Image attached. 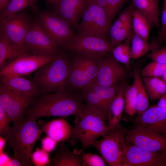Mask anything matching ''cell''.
Returning <instances> with one entry per match:
<instances>
[{"label":"cell","mask_w":166,"mask_h":166,"mask_svg":"<svg viewBox=\"0 0 166 166\" xmlns=\"http://www.w3.org/2000/svg\"><path fill=\"white\" fill-rule=\"evenodd\" d=\"M83 99L66 91L40 94L27 108L24 117L36 120L42 117L80 116L85 105Z\"/></svg>","instance_id":"1"},{"label":"cell","mask_w":166,"mask_h":166,"mask_svg":"<svg viewBox=\"0 0 166 166\" xmlns=\"http://www.w3.org/2000/svg\"><path fill=\"white\" fill-rule=\"evenodd\" d=\"M77 117L75 124L67 140L72 145L79 141L82 149L88 148L99 137L112 131L105 124V116L88 104L85 105L82 114Z\"/></svg>","instance_id":"2"},{"label":"cell","mask_w":166,"mask_h":166,"mask_svg":"<svg viewBox=\"0 0 166 166\" xmlns=\"http://www.w3.org/2000/svg\"><path fill=\"white\" fill-rule=\"evenodd\" d=\"M42 132L36 120L24 117L14 123L13 126L3 137L6 139L7 146L13 150L14 155L19 159L23 166H31L33 149Z\"/></svg>","instance_id":"3"},{"label":"cell","mask_w":166,"mask_h":166,"mask_svg":"<svg viewBox=\"0 0 166 166\" xmlns=\"http://www.w3.org/2000/svg\"><path fill=\"white\" fill-rule=\"evenodd\" d=\"M70 68L68 59L59 55L37 70L31 80L39 89L40 94L65 91Z\"/></svg>","instance_id":"4"},{"label":"cell","mask_w":166,"mask_h":166,"mask_svg":"<svg viewBox=\"0 0 166 166\" xmlns=\"http://www.w3.org/2000/svg\"><path fill=\"white\" fill-rule=\"evenodd\" d=\"M126 131L121 125L93 144L108 165L122 166Z\"/></svg>","instance_id":"5"},{"label":"cell","mask_w":166,"mask_h":166,"mask_svg":"<svg viewBox=\"0 0 166 166\" xmlns=\"http://www.w3.org/2000/svg\"><path fill=\"white\" fill-rule=\"evenodd\" d=\"M65 47L81 57L97 61L113 48L106 38L91 35H74Z\"/></svg>","instance_id":"6"},{"label":"cell","mask_w":166,"mask_h":166,"mask_svg":"<svg viewBox=\"0 0 166 166\" xmlns=\"http://www.w3.org/2000/svg\"><path fill=\"white\" fill-rule=\"evenodd\" d=\"M24 44L33 54L58 55L59 46L38 21L31 23L25 38Z\"/></svg>","instance_id":"7"},{"label":"cell","mask_w":166,"mask_h":166,"mask_svg":"<svg viewBox=\"0 0 166 166\" xmlns=\"http://www.w3.org/2000/svg\"><path fill=\"white\" fill-rule=\"evenodd\" d=\"M36 97L13 91L0 83V106L14 123L22 119L26 111Z\"/></svg>","instance_id":"8"},{"label":"cell","mask_w":166,"mask_h":166,"mask_svg":"<svg viewBox=\"0 0 166 166\" xmlns=\"http://www.w3.org/2000/svg\"><path fill=\"white\" fill-rule=\"evenodd\" d=\"M125 140L126 143L148 151L166 153V136L144 127L127 131Z\"/></svg>","instance_id":"9"},{"label":"cell","mask_w":166,"mask_h":166,"mask_svg":"<svg viewBox=\"0 0 166 166\" xmlns=\"http://www.w3.org/2000/svg\"><path fill=\"white\" fill-rule=\"evenodd\" d=\"M98 61L80 57L70 65L69 83L76 89L83 90L93 83L98 72Z\"/></svg>","instance_id":"10"},{"label":"cell","mask_w":166,"mask_h":166,"mask_svg":"<svg viewBox=\"0 0 166 166\" xmlns=\"http://www.w3.org/2000/svg\"><path fill=\"white\" fill-rule=\"evenodd\" d=\"M59 55H37L28 53L15 58L0 70V76L15 75L24 76L35 71L46 63L57 58Z\"/></svg>","instance_id":"11"},{"label":"cell","mask_w":166,"mask_h":166,"mask_svg":"<svg viewBox=\"0 0 166 166\" xmlns=\"http://www.w3.org/2000/svg\"><path fill=\"white\" fill-rule=\"evenodd\" d=\"M38 19V21L59 46H65L75 35L70 26L54 12H41Z\"/></svg>","instance_id":"12"},{"label":"cell","mask_w":166,"mask_h":166,"mask_svg":"<svg viewBox=\"0 0 166 166\" xmlns=\"http://www.w3.org/2000/svg\"><path fill=\"white\" fill-rule=\"evenodd\" d=\"M31 23L27 14L20 12L0 19V33L13 43L25 45V38Z\"/></svg>","instance_id":"13"},{"label":"cell","mask_w":166,"mask_h":166,"mask_svg":"<svg viewBox=\"0 0 166 166\" xmlns=\"http://www.w3.org/2000/svg\"><path fill=\"white\" fill-rule=\"evenodd\" d=\"M166 159V153L152 152L126 143L122 166H164Z\"/></svg>","instance_id":"14"},{"label":"cell","mask_w":166,"mask_h":166,"mask_svg":"<svg viewBox=\"0 0 166 166\" xmlns=\"http://www.w3.org/2000/svg\"><path fill=\"white\" fill-rule=\"evenodd\" d=\"M88 9L84 14L83 22L88 35L106 38L111 22L107 13L93 0H88Z\"/></svg>","instance_id":"15"},{"label":"cell","mask_w":166,"mask_h":166,"mask_svg":"<svg viewBox=\"0 0 166 166\" xmlns=\"http://www.w3.org/2000/svg\"><path fill=\"white\" fill-rule=\"evenodd\" d=\"M98 72L94 82L102 86H110L126 75V69L113 56H109L98 61Z\"/></svg>","instance_id":"16"},{"label":"cell","mask_w":166,"mask_h":166,"mask_svg":"<svg viewBox=\"0 0 166 166\" xmlns=\"http://www.w3.org/2000/svg\"><path fill=\"white\" fill-rule=\"evenodd\" d=\"M133 121L137 126L146 127L166 136V110L157 105L137 116Z\"/></svg>","instance_id":"17"},{"label":"cell","mask_w":166,"mask_h":166,"mask_svg":"<svg viewBox=\"0 0 166 166\" xmlns=\"http://www.w3.org/2000/svg\"><path fill=\"white\" fill-rule=\"evenodd\" d=\"M88 0H60L55 4L54 13L70 26H75L86 8Z\"/></svg>","instance_id":"18"},{"label":"cell","mask_w":166,"mask_h":166,"mask_svg":"<svg viewBox=\"0 0 166 166\" xmlns=\"http://www.w3.org/2000/svg\"><path fill=\"white\" fill-rule=\"evenodd\" d=\"M0 82L10 89L17 92L37 97L40 91L31 80L24 76L15 75L0 76Z\"/></svg>","instance_id":"19"},{"label":"cell","mask_w":166,"mask_h":166,"mask_svg":"<svg viewBox=\"0 0 166 166\" xmlns=\"http://www.w3.org/2000/svg\"><path fill=\"white\" fill-rule=\"evenodd\" d=\"M72 151L62 142L56 153L50 159V166H86L79 152Z\"/></svg>","instance_id":"20"},{"label":"cell","mask_w":166,"mask_h":166,"mask_svg":"<svg viewBox=\"0 0 166 166\" xmlns=\"http://www.w3.org/2000/svg\"><path fill=\"white\" fill-rule=\"evenodd\" d=\"M65 117H61L43 124L41 126V129L57 143L67 140L72 128Z\"/></svg>","instance_id":"21"},{"label":"cell","mask_w":166,"mask_h":166,"mask_svg":"<svg viewBox=\"0 0 166 166\" xmlns=\"http://www.w3.org/2000/svg\"><path fill=\"white\" fill-rule=\"evenodd\" d=\"M25 45L15 44L10 42L3 35L0 33V69L21 55L28 53Z\"/></svg>","instance_id":"22"},{"label":"cell","mask_w":166,"mask_h":166,"mask_svg":"<svg viewBox=\"0 0 166 166\" xmlns=\"http://www.w3.org/2000/svg\"><path fill=\"white\" fill-rule=\"evenodd\" d=\"M127 85L123 83L120 84L119 92L109 108L107 124L112 131L121 125L120 120L124 107V93Z\"/></svg>","instance_id":"23"},{"label":"cell","mask_w":166,"mask_h":166,"mask_svg":"<svg viewBox=\"0 0 166 166\" xmlns=\"http://www.w3.org/2000/svg\"><path fill=\"white\" fill-rule=\"evenodd\" d=\"M132 5L143 14L149 22L152 27L160 30L158 5L148 0H131Z\"/></svg>","instance_id":"24"},{"label":"cell","mask_w":166,"mask_h":166,"mask_svg":"<svg viewBox=\"0 0 166 166\" xmlns=\"http://www.w3.org/2000/svg\"><path fill=\"white\" fill-rule=\"evenodd\" d=\"M131 43L132 59H136L145 56L150 50L159 48L160 43H149L133 32Z\"/></svg>","instance_id":"25"},{"label":"cell","mask_w":166,"mask_h":166,"mask_svg":"<svg viewBox=\"0 0 166 166\" xmlns=\"http://www.w3.org/2000/svg\"><path fill=\"white\" fill-rule=\"evenodd\" d=\"M143 82L148 98L152 101L159 100L166 93V84L157 77H143Z\"/></svg>","instance_id":"26"},{"label":"cell","mask_w":166,"mask_h":166,"mask_svg":"<svg viewBox=\"0 0 166 166\" xmlns=\"http://www.w3.org/2000/svg\"><path fill=\"white\" fill-rule=\"evenodd\" d=\"M132 25L133 32L145 41H148L152 26L145 17L133 7Z\"/></svg>","instance_id":"27"},{"label":"cell","mask_w":166,"mask_h":166,"mask_svg":"<svg viewBox=\"0 0 166 166\" xmlns=\"http://www.w3.org/2000/svg\"><path fill=\"white\" fill-rule=\"evenodd\" d=\"M120 86V85L117 84L112 86H105L93 82L87 88L96 93L109 110L111 104L119 92Z\"/></svg>","instance_id":"28"},{"label":"cell","mask_w":166,"mask_h":166,"mask_svg":"<svg viewBox=\"0 0 166 166\" xmlns=\"http://www.w3.org/2000/svg\"><path fill=\"white\" fill-rule=\"evenodd\" d=\"M132 20V18L127 21L124 26L121 28L113 25L110 26L109 32L110 35V42L113 48L122 43L133 33Z\"/></svg>","instance_id":"29"},{"label":"cell","mask_w":166,"mask_h":166,"mask_svg":"<svg viewBox=\"0 0 166 166\" xmlns=\"http://www.w3.org/2000/svg\"><path fill=\"white\" fill-rule=\"evenodd\" d=\"M133 34L129 35L124 42L114 47L111 53L114 58L118 62L125 65L127 68L129 67L131 59V40Z\"/></svg>","instance_id":"30"},{"label":"cell","mask_w":166,"mask_h":166,"mask_svg":"<svg viewBox=\"0 0 166 166\" xmlns=\"http://www.w3.org/2000/svg\"><path fill=\"white\" fill-rule=\"evenodd\" d=\"M140 73L138 70H135L133 73V77L137 81V107L136 113L137 116L144 113L149 106L148 97L144 88L142 79L140 77Z\"/></svg>","instance_id":"31"},{"label":"cell","mask_w":166,"mask_h":166,"mask_svg":"<svg viewBox=\"0 0 166 166\" xmlns=\"http://www.w3.org/2000/svg\"><path fill=\"white\" fill-rule=\"evenodd\" d=\"M133 81V84L127 85L124 93V111L132 116L136 113L137 107V83L134 77Z\"/></svg>","instance_id":"32"},{"label":"cell","mask_w":166,"mask_h":166,"mask_svg":"<svg viewBox=\"0 0 166 166\" xmlns=\"http://www.w3.org/2000/svg\"><path fill=\"white\" fill-rule=\"evenodd\" d=\"M38 0H11L5 9L0 13V19L13 15L36 4Z\"/></svg>","instance_id":"33"},{"label":"cell","mask_w":166,"mask_h":166,"mask_svg":"<svg viewBox=\"0 0 166 166\" xmlns=\"http://www.w3.org/2000/svg\"><path fill=\"white\" fill-rule=\"evenodd\" d=\"M82 98L86 104L99 111L108 118L109 110L98 95L89 88L83 90Z\"/></svg>","instance_id":"34"},{"label":"cell","mask_w":166,"mask_h":166,"mask_svg":"<svg viewBox=\"0 0 166 166\" xmlns=\"http://www.w3.org/2000/svg\"><path fill=\"white\" fill-rule=\"evenodd\" d=\"M166 69V64L153 61L146 65L141 70V75L143 77H161Z\"/></svg>","instance_id":"35"},{"label":"cell","mask_w":166,"mask_h":166,"mask_svg":"<svg viewBox=\"0 0 166 166\" xmlns=\"http://www.w3.org/2000/svg\"><path fill=\"white\" fill-rule=\"evenodd\" d=\"M31 159L32 163L36 166L49 165L50 161L48 152L39 148L32 153Z\"/></svg>","instance_id":"36"},{"label":"cell","mask_w":166,"mask_h":166,"mask_svg":"<svg viewBox=\"0 0 166 166\" xmlns=\"http://www.w3.org/2000/svg\"><path fill=\"white\" fill-rule=\"evenodd\" d=\"M85 166H105L106 163L103 158L96 154L79 151Z\"/></svg>","instance_id":"37"},{"label":"cell","mask_w":166,"mask_h":166,"mask_svg":"<svg viewBox=\"0 0 166 166\" xmlns=\"http://www.w3.org/2000/svg\"><path fill=\"white\" fill-rule=\"evenodd\" d=\"M128 0H106L108 9V15L111 22L114 16Z\"/></svg>","instance_id":"38"},{"label":"cell","mask_w":166,"mask_h":166,"mask_svg":"<svg viewBox=\"0 0 166 166\" xmlns=\"http://www.w3.org/2000/svg\"><path fill=\"white\" fill-rule=\"evenodd\" d=\"M144 56L160 63L166 64V47L151 51Z\"/></svg>","instance_id":"39"},{"label":"cell","mask_w":166,"mask_h":166,"mask_svg":"<svg viewBox=\"0 0 166 166\" xmlns=\"http://www.w3.org/2000/svg\"><path fill=\"white\" fill-rule=\"evenodd\" d=\"M11 120L3 109L0 106V135L4 136L9 132Z\"/></svg>","instance_id":"40"},{"label":"cell","mask_w":166,"mask_h":166,"mask_svg":"<svg viewBox=\"0 0 166 166\" xmlns=\"http://www.w3.org/2000/svg\"><path fill=\"white\" fill-rule=\"evenodd\" d=\"M41 140L42 148L48 153L52 152L54 150L57 143L48 136Z\"/></svg>","instance_id":"41"},{"label":"cell","mask_w":166,"mask_h":166,"mask_svg":"<svg viewBox=\"0 0 166 166\" xmlns=\"http://www.w3.org/2000/svg\"><path fill=\"white\" fill-rule=\"evenodd\" d=\"M163 5L161 11V25L160 30L157 37L162 36L166 31V0H163Z\"/></svg>","instance_id":"42"},{"label":"cell","mask_w":166,"mask_h":166,"mask_svg":"<svg viewBox=\"0 0 166 166\" xmlns=\"http://www.w3.org/2000/svg\"><path fill=\"white\" fill-rule=\"evenodd\" d=\"M132 6L131 4L121 11L119 14L117 19L125 22L132 18Z\"/></svg>","instance_id":"43"},{"label":"cell","mask_w":166,"mask_h":166,"mask_svg":"<svg viewBox=\"0 0 166 166\" xmlns=\"http://www.w3.org/2000/svg\"><path fill=\"white\" fill-rule=\"evenodd\" d=\"M11 159L4 151L0 152V166H8Z\"/></svg>","instance_id":"44"},{"label":"cell","mask_w":166,"mask_h":166,"mask_svg":"<svg viewBox=\"0 0 166 166\" xmlns=\"http://www.w3.org/2000/svg\"><path fill=\"white\" fill-rule=\"evenodd\" d=\"M8 166H23V165L19 159L16 156L14 155V157L11 159Z\"/></svg>","instance_id":"45"},{"label":"cell","mask_w":166,"mask_h":166,"mask_svg":"<svg viewBox=\"0 0 166 166\" xmlns=\"http://www.w3.org/2000/svg\"><path fill=\"white\" fill-rule=\"evenodd\" d=\"M99 6L105 10L108 15V7L106 0H93Z\"/></svg>","instance_id":"46"},{"label":"cell","mask_w":166,"mask_h":166,"mask_svg":"<svg viewBox=\"0 0 166 166\" xmlns=\"http://www.w3.org/2000/svg\"><path fill=\"white\" fill-rule=\"evenodd\" d=\"M157 105L166 110V93L159 100Z\"/></svg>","instance_id":"47"},{"label":"cell","mask_w":166,"mask_h":166,"mask_svg":"<svg viewBox=\"0 0 166 166\" xmlns=\"http://www.w3.org/2000/svg\"><path fill=\"white\" fill-rule=\"evenodd\" d=\"M11 0H0V12L1 13L6 8Z\"/></svg>","instance_id":"48"},{"label":"cell","mask_w":166,"mask_h":166,"mask_svg":"<svg viewBox=\"0 0 166 166\" xmlns=\"http://www.w3.org/2000/svg\"><path fill=\"white\" fill-rule=\"evenodd\" d=\"M6 139L0 136V152L4 151V148L6 143Z\"/></svg>","instance_id":"49"},{"label":"cell","mask_w":166,"mask_h":166,"mask_svg":"<svg viewBox=\"0 0 166 166\" xmlns=\"http://www.w3.org/2000/svg\"><path fill=\"white\" fill-rule=\"evenodd\" d=\"M152 42H157L160 43L163 41H166V31L163 35L160 37H157L156 36L152 38Z\"/></svg>","instance_id":"50"},{"label":"cell","mask_w":166,"mask_h":166,"mask_svg":"<svg viewBox=\"0 0 166 166\" xmlns=\"http://www.w3.org/2000/svg\"><path fill=\"white\" fill-rule=\"evenodd\" d=\"M126 22H124L117 19L113 25L118 28H121L124 26Z\"/></svg>","instance_id":"51"},{"label":"cell","mask_w":166,"mask_h":166,"mask_svg":"<svg viewBox=\"0 0 166 166\" xmlns=\"http://www.w3.org/2000/svg\"><path fill=\"white\" fill-rule=\"evenodd\" d=\"M161 77H162V79L166 84V69H165Z\"/></svg>","instance_id":"52"},{"label":"cell","mask_w":166,"mask_h":166,"mask_svg":"<svg viewBox=\"0 0 166 166\" xmlns=\"http://www.w3.org/2000/svg\"><path fill=\"white\" fill-rule=\"evenodd\" d=\"M49 2L56 4L58 3L60 0H47Z\"/></svg>","instance_id":"53"},{"label":"cell","mask_w":166,"mask_h":166,"mask_svg":"<svg viewBox=\"0 0 166 166\" xmlns=\"http://www.w3.org/2000/svg\"><path fill=\"white\" fill-rule=\"evenodd\" d=\"M158 5L159 0H148Z\"/></svg>","instance_id":"54"},{"label":"cell","mask_w":166,"mask_h":166,"mask_svg":"<svg viewBox=\"0 0 166 166\" xmlns=\"http://www.w3.org/2000/svg\"><path fill=\"white\" fill-rule=\"evenodd\" d=\"M164 166H166V159L165 162Z\"/></svg>","instance_id":"55"}]
</instances>
